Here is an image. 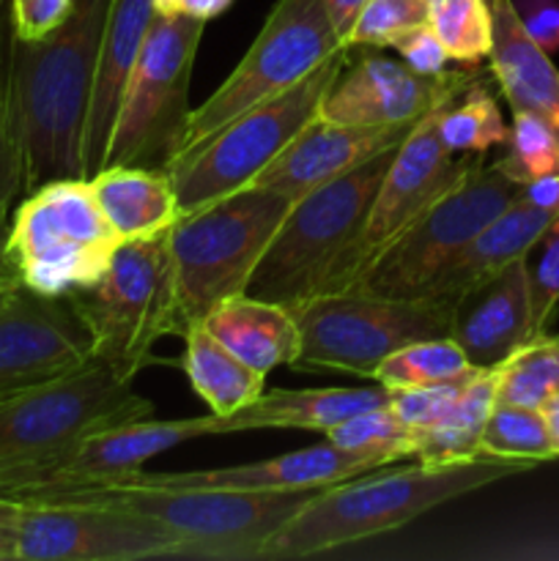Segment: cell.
Returning a JSON list of instances; mask_svg holds the SVG:
<instances>
[{
    "label": "cell",
    "mask_w": 559,
    "mask_h": 561,
    "mask_svg": "<svg viewBox=\"0 0 559 561\" xmlns=\"http://www.w3.org/2000/svg\"><path fill=\"white\" fill-rule=\"evenodd\" d=\"M110 0H80L49 36L11 38L9 107L22 164V190L85 179L82 140L96 53Z\"/></svg>",
    "instance_id": "1"
},
{
    "label": "cell",
    "mask_w": 559,
    "mask_h": 561,
    "mask_svg": "<svg viewBox=\"0 0 559 561\" xmlns=\"http://www.w3.org/2000/svg\"><path fill=\"white\" fill-rule=\"evenodd\" d=\"M529 469L532 466L526 463L493 458L458 463L414 460L403 469H373L329 488H318L316 496L258 551L255 561L307 559L370 540L411 524L427 510Z\"/></svg>",
    "instance_id": "2"
},
{
    "label": "cell",
    "mask_w": 559,
    "mask_h": 561,
    "mask_svg": "<svg viewBox=\"0 0 559 561\" xmlns=\"http://www.w3.org/2000/svg\"><path fill=\"white\" fill-rule=\"evenodd\" d=\"M288 208V197L244 186L223 201L181 214L168 230L181 337L219 301L247 294V283Z\"/></svg>",
    "instance_id": "3"
},
{
    "label": "cell",
    "mask_w": 559,
    "mask_h": 561,
    "mask_svg": "<svg viewBox=\"0 0 559 561\" xmlns=\"http://www.w3.org/2000/svg\"><path fill=\"white\" fill-rule=\"evenodd\" d=\"M69 301L91 337L93 362L135 381L137 373L157 362L159 340L181 337L168 233L121 241L102 277L69 294Z\"/></svg>",
    "instance_id": "4"
},
{
    "label": "cell",
    "mask_w": 559,
    "mask_h": 561,
    "mask_svg": "<svg viewBox=\"0 0 559 561\" xmlns=\"http://www.w3.org/2000/svg\"><path fill=\"white\" fill-rule=\"evenodd\" d=\"M316 491H168V488L99 485L49 502H99L151 518L173 531L181 557L255 561L258 551L305 507ZM38 504V502H36Z\"/></svg>",
    "instance_id": "5"
},
{
    "label": "cell",
    "mask_w": 559,
    "mask_h": 561,
    "mask_svg": "<svg viewBox=\"0 0 559 561\" xmlns=\"http://www.w3.org/2000/svg\"><path fill=\"white\" fill-rule=\"evenodd\" d=\"M395 148L290 203L272 244L247 283V296L296 310L321 288L334 257L360 233Z\"/></svg>",
    "instance_id": "6"
},
{
    "label": "cell",
    "mask_w": 559,
    "mask_h": 561,
    "mask_svg": "<svg viewBox=\"0 0 559 561\" xmlns=\"http://www.w3.org/2000/svg\"><path fill=\"white\" fill-rule=\"evenodd\" d=\"M349 53L334 55L290 91L236 115L192 151L164 164L181 214L244 190L307 124L318 115L323 96L349 64Z\"/></svg>",
    "instance_id": "7"
},
{
    "label": "cell",
    "mask_w": 559,
    "mask_h": 561,
    "mask_svg": "<svg viewBox=\"0 0 559 561\" xmlns=\"http://www.w3.org/2000/svg\"><path fill=\"white\" fill-rule=\"evenodd\" d=\"M118 244L88 179H58L16 206L3 252L27 290L64 299L91 288Z\"/></svg>",
    "instance_id": "8"
},
{
    "label": "cell",
    "mask_w": 559,
    "mask_h": 561,
    "mask_svg": "<svg viewBox=\"0 0 559 561\" xmlns=\"http://www.w3.org/2000/svg\"><path fill=\"white\" fill-rule=\"evenodd\" d=\"M340 53H345V47L334 33L323 0H277L228 80L201 107L190 110L170 159L192 151L236 115L299 85Z\"/></svg>",
    "instance_id": "9"
},
{
    "label": "cell",
    "mask_w": 559,
    "mask_h": 561,
    "mask_svg": "<svg viewBox=\"0 0 559 561\" xmlns=\"http://www.w3.org/2000/svg\"><path fill=\"white\" fill-rule=\"evenodd\" d=\"M294 312L301 332L296 370H338L370 378L373 370L403 345L453 337L455 305L370 294H323Z\"/></svg>",
    "instance_id": "10"
},
{
    "label": "cell",
    "mask_w": 559,
    "mask_h": 561,
    "mask_svg": "<svg viewBox=\"0 0 559 561\" xmlns=\"http://www.w3.org/2000/svg\"><path fill=\"white\" fill-rule=\"evenodd\" d=\"M206 22L153 14L137 64L126 82L104 168H164L190 115V82ZM102 168V170H104Z\"/></svg>",
    "instance_id": "11"
},
{
    "label": "cell",
    "mask_w": 559,
    "mask_h": 561,
    "mask_svg": "<svg viewBox=\"0 0 559 561\" xmlns=\"http://www.w3.org/2000/svg\"><path fill=\"white\" fill-rule=\"evenodd\" d=\"M524 186L497 164L480 162L425 214L414 219L343 294L420 299L422 290L455 261L460 250L497 219Z\"/></svg>",
    "instance_id": "12"
},
{
    "label": "cell",
    "mask_w": 559,
    "mask_h": 561,
    "mask_svg": "<svg viewBox=\"0 0 559 561\" xmlns=\"http://www.w3.org/2000/svg\"><path fill=\"white\" fill-rule=\"evenodd\" d=\"M153 416V403L102 362L0 398V471L44 458L85 433Z\"/></svg>",
    "instance_id": "13"
},
{
    "label": "cell",
    "mask_w": 559,
    "mask_h": 561,
    "mask_svg": "<svg viewBox=\"0 0 559 561\" xmlns=\"http://www.w3.org/2000/svg\"><path fill=\"white\" fill-rule=\"evenodd\" d=\"M453 102V99H449ZM447 104V102H444ZM444 104L422 115L406 140L395 148L392 164L373 197L360 233L345 244L323 274L316 296L343 294L362 272L442 195H447L486 153H449L438 135ZM312 296V299H316Z\"/></svg>",
    "instance_id": "14"
},
{
    "label": "cell",
    "mask_w": 559,
    "mask_h": 561,
    "mask_svg": "<svg viewBox=\"0 0 559 561\" xmlns=\"http://www.w3.org/2000/svg\"><path fill=\"white\" fill-rule=\"evenodd\" d=\"M203 436H219V416L212 411L190 420L146 416V420L102 427L44 458L0 471V499L36 504L64 493L107 485L140 471L157 455Z\"/></svg>",
    "instance_id": "15"
},
{
    "label": "cell",
    "mask_w": 559,
    "mask_h": 561,
    "mask_svg": "<svg viewBox=\"0 0 559 561\" xmlns=\"http://www.w3.org/2000/svg\"><path fill=\"white\" fill-rule=\"evenodd\" d=\"M181 557L173 531L99 502H16V561H140Z\"/></svg>",
    "instance_id": "16"
},
{
    "label": "cell",
    "mask_w": 559,
    "mask_h": 561,
    "mask_svg": "<svg viewBox=\"0 0 559 561\" xmlns=\"http://www.w3.org/2000/svg\"><path fill=\"white\" fill-rule=\"evenodd\" d=\"M91 337L69 296L20 290L0 301V398L91 365Z\"/></svg>",
    "instance_id": "17"
},
{
    "label": "cell",
    "mask_w": 559,
    "mask_h": 561,
    "mask_svg": "<svg viewBox=\"0 0 559 561\" xmlns=\"http://www.w3.org/2000/svg\"><path fill=\"white\" fill-rule=\"evenodd\" d=\"M475 77L471 69L425 77L411 71L403 60L365 55L351 66L345 64L323 96L318 118L354 126L417 124L438 104L458 96Z\"/></svg>",
    "instance_id": "18"
},
{
    "label": "cell",
    "mask_w": 559,
    "mask_h": 561,
    "mask_svg": "<svg viewBox=\"0 0 559 561\" xmlns=\"http://www.w3.org/2000/svg\"><path fill=\"white\" fill-rule=\"evenodd\" d=\"M381 469L373 460L338 449L323 442L316 447L296 449V453L277 455L255 463L223 466V469L197 471H135L124 480L107 485H135V488H168V491H241V493H272V491H318L351 477L367 474ZM99 488V485H96Z\"/></svg>",
    "instance_id": "19"
},
{
    "label": "cell",
    "mask_w": 559,
    "mask_h": 561,
    "mask_svg": "<svg viewBox=\"0 0 559 561\" xmlns=\"http://www.w3.org/2000/svg\"><path fill=\"white\" fill-rule=\"evenodd\" d=\"M414 124L354 126L312 118L247 186L277 192L290 203L398 148Z\"/></svg>",
    "instance_id": "20"
},
{
    "label": "cell",
    "mask_w": 559,
    "mask_h": 561,
    "mask_svg": "<svg viewBox=\"0 0 559 561\" xmlns=\"http://www.w3.org/2000/svg\"><path fill=\"white\" fill-rule=\"evenodd\" d=\"M153 14H157L153 0H110L102 38H99L96 75H93L91 107H88L85 140H82L85 179L104 168L115 115Z\"/></svg>",
    "instance_id": "21"
},
{
    "label": "cell",
    "mask_w": 559,
    "mask_h": 561,
    "mask_svg": "<svg viewBox=\"0 0 559 561\" xmlns=\"http://www.w3.org/2000/svg\"><path fill=\"white\" fill-rule=\"evenodd\" d=\"M453 340L475 367L502 365L513 351L535 340L526 261H515L455 301Z\"/></svg>",
    "instance_id": "22"
},
{
    "label": "cell",
    "mask_w": 559,
    "mask_h": 561,
    "mask_svg": "<svg viewBox=\"0 0 559 561\" xmlns=\"http://www.w3.org/2000/svg\"><path fill=\"white\" fill-rule=\"evenodd\" d=\"M557 217L559 214L535 208L518 195V201L510 203L497 219H491L455 255V261L422 290L420 299L455 305L466 294H471L475 288L486 285L488 279L502 274L507 266H513L515 261H526Z\"/></svg>",
    "instance_id": "23"
},
{
    "label": "cell",
    "mask_w": 559,
    "mask_h": 561,
    "mask_svg": "<svg viewBox=\"0 0 559 561\" xmlns=\"http://www.w3.org/2000/svg\"><path fill=\"white\" fill-rule=\"evenodd\" d=\"M493 14V47L488 66L510 110L535 113L559 135V69L518 20L513 0H488Z\"/></svg>",
    "instance_id": "24"
},
{
    "label": "cell",
    "mask_w": 559,
    "mask_h": 561,
    "mask_svg": "<svg viewBox=\"0 0 559 561\" xmlns=\"http://www.w3.org/2000/svg\"><path fill=\"white\" fill-rule=\"evenodd\" d=\"M392 392L384 387L362 389H272L236 414L219 420V436L247 431H316L327 433L360 411L387 405Z\"/></svg>",
    "instance_id": "25"
},
{
    "label": "cell",
    "mask_w": 559,
    "mask_h": 561,
    "mask_svg": "<svg viewBox=\"0 0 559 561\" xmlns=\"http://www.w3.org/2000/svg\"><path fill=\"white\" fill-rule=\"evenodd\" d=\"M201 323L225 348L263 376L277 367H294L299 359L301 332L296 312L277 301L247 294L230 296L219 301Z\"/></svg>",
    "instance_id": "26"
},
{
    "label": "cell",
    "mask_w": 559,
    "mask_h": 561,
    "mask_svg": "<svg viewBox=\"0 0 559 561\" xmlns=\"http://www.w3.org/2000/svg\"><path fill=\"white\" fill-rule=\"evenodd\" d=\"M88 184L121 241L162 236L181 217L179 197L162 168L115 164L91 175Z\"/></svg>",
    "instance_id": "27"
},
{
    "label": "cell",
    "mask_w": 559,
    "mask_h": 561,
    "mask_svg": "<svg viewBox=\"0 0 559 561\" xmlns=\"http://www.w3.org/2000/svg\"><path fill=\"white\" fill-rule=\"evenodd\" d=\"M181 340H184V354L179 367L195 394L206 400L208 411L219 420L236 414L266 392L263 389L266 376L244 365L203 323H192Z\"/></svg>",
    "instance_id": "28"
},
{
    "label": "cell",
    "mask_w": 559,
    "mask_h": 561,
    "mask_svg": "<svg viewBox=\"0 0 559 561\" xmlns=\"http://www.w3.org/2000/svg\"><path fill=\"white\" fill-rule=\"evenodd\" d=\"M497 367H477L458 403L425 431L411 433L414 460L420 463H458L480 455L482 427L497 405Z\"/></svg>",
    "instance_id": "29"
},
{
    "label": "cell",
    "mask_w": 559,
    "mask_h": 561,
    "mask_svg": "<svg viewBox=\"0 0 559 561\" xmlns=\"http://www.w3.org/2000/svg\"><path fill=\"white\" fill-rule=\"evenodd\" d=\"M507 131L499 99L480 77L438 113V135L449 153H486L493 146H504Z\"/></svg>",
    "instance_id": "30"
},
{
    "label": "cell",
    "mask_w": 559,
    "mask_h": 561,
    "mask_svg": "<svg viewBox=\"0 0 559 561\" xmlns=\"http://www.w3.org/2000/svg\"><path fill=\"white\" fill-rule=\"evenodd\" d=\"M471 370H475V365L466 359V354L453 337H431L417 340V343H409L389 354L373 370L370 381L389 389V392H400V389L455 381Z\"/></svg>",
    "instance_id": "31"
},
{
    "label": "cell",
    "mask_w": 559,
    "mask_h": 561,
    "mask_svg": "<svg viewBox=\"0 0 559 561\" xmlns=\"http://www.w3.org/2000/svg\"><path fill=\"white\" fill-rule=\"evenodd\" d=\"M497 403L540 409L559 389V334H540L497 365Z\"/></svg>",
    "instance_id": "32"
},
{
    "label": "cell",
    "mask_w": 559,
    "mask_h": 561,
    "mask_svg": "<svg viewBox=\"0 0 559 561\" xmlns=\"http://www.w3.org/2000/svg\"><path fill=\"white\" fill-rule=\"evenodd\" d=\"M480 455L493 460H513V463L537 466L554 460L551 438L540 409L524 405H493L480 438Z\"/></svg>",
    "instance_id": "33"
},
{
    "label": "cell",
    "mask_w": 559,
    "mask_h": 561,
    "mask_svg": "<svg viewBox=\"0 0 559 561\" xmlns=\"http://www.w3.org/2000/svg\"><path fill=\"white\" fill-rule=\"evenodd\" d=\"M323 436L338 449L373 460L381 469L398 463V460H414L411 431L400 422V416L395 414L389 403L360 411V414L334 425Z\"/></svg>",
    "instance_id": "34"
},
{
    "label": "cell",
    "mask_w": 559,
    "mask_h": 561,
    "mask_svg": "<svg viewBox=\"0 0 559 561\" xmlns=\"http://www.w3.org/2000/svg\"><path fill=\"white\" fill-rule=\"evenodd\" d=\"M427 22L447 47L449 60L475 69L493 47V14L488 0H436L427 5Z\"/></svg>",
    "instance_id": "35"
},
{
    "label": "cell",
    "mask_w": 559,
    "mask_h": 561,
    "mask_svg": "<svg viewBox=\"0 0 559 561\" xmlns=\"http://www.w3.org/2000/svg\"><path fill=\"white\" fill-rule=\"evenodd\" d=\"M493 164L521 186L543 175L559 173V135L540 115L513 110L504 157H499Z\"/></svg>",
    "instance_id": "36"
},
{
    "label": "cell",
    "mask_w": 559,
    "mask_h": 561,
    "mask_svg": "<svg viewBox=\"0 0 559 561\" xmlns=\"http://www.w3.org/2000/svg\"><path fill=\"white\" fill-rule=\"evenodd\" d=\"M427 22L425 0H367L349 33L345 47H392L406 31Z\"/></svg>",
    "instance_id": "37"
},
{
    "label": "cell",
    "mask_w": 559,
    "mask_h": 561,
    "mask_svg": "<svg viewBox=\"0 0 559 561\" xmlns=\"http://www.w3.org/2000/svg\"><path fill=\"white\" fill-rule=\"evenodd\" d=\"M535 263L526 257L529 266V296H532V329L535 337L548 332L559 307V217L535 244Z\"/></svg>",
    "instance_id": "38"
},
{
    "label": "cell",
    "mask_w": 559,
    "mask_h": 561,
    "mask_svg": "<svg viewBox=\"0 0 559 561\" xmlns=\"http://www.w3.org/2000/svg\"><path fill=\"white\" fill-rule=\"evenodd\" d=\"M475 370L455 378V381L433 383V387H420V389H400V392H392L389 405H392L395 414L400 416V422H403L411 433L425 431V427L436 425V422L442 420L455 403H458V398L464 394L466 383H469V378L475 376Z\"/></svg>",
    "instance_id": "39"
},
{
    "label": "cell",
    "mask_w": 559,
    "mask_h": 561,
    "mask_svg": "<svg viewBox=\"0 0 559 561\" xmlns=\"http://www.w3.org/2000/svg\"><path fill=\"white\" fill-rule=\"evenodd\" d=\"M77 0H9L14 38L36 42L58 31L75 11Z\"/></svg>",
    "instance_id": "40"
},
{
    "label": "cell",
    "mask_w": 559,
    "mask_h": 561,
    "mask_svg": "<svg viewBox=\"0 0 559 561\" xmlns=\"http://www.w3.org/2000/svg\"><path fill=\"white\" fill-rule=\"evenodd\" d=\"M389 49H395V53L400 55V60H403L411 71L425 77L438 75V71H444V66L449 64L447 47H444L442 38L436 36L431 22H422V25L406 31Z\"/></svg>",
    "instance_id": "41"
},
{
    "label": "cell",
    "mask_w": 559,
    "mask_h": 561,
    "mask_svg": "<svg viewBox=\"0 0 559 561\" xmlns=\"http://www.w3.org/2000/svg\"><path fill=\"white\" fill-rule=\"evenodd\" d=\"M22 192V164L16 148L14 126H11L9 85L0 77V208L9 214L14 197Z\"/></svg>",
    "instance_id": "42"
},
{
    "label": "cell",
    "mask_w": 559,
    "mask_h": 561,
    "mask_svg": "<svg viewBox=\"0 0 559 561\" xmlns=\"http://www.w3.org/2000/svg\"><path fill=\"white\" fill-rule=\"evenodd\" d=\"M526 36L554 55L559 53V0H513Z\"/></svg>",
    "instance_id": "43"
},
{
    "label": "cell",
    "mask_w": 559,
    "mask_h": 561,
    "mask_svg": "<svg viewBox=\"0 0 559 561\" xmlns=\"http://www.w3.org/2000/svg\"><path fill=\"white\" fill-rule=\"evenodd\" d=\"M233 0H153V9L159 14H179V16H192V20H214V16L223 14Z\"/></svg>",
    "instance_id": "44"
},
{
    "label": "cell",
    "mask_w": 559,
    "mask_h": 561,
    "mask_svg": "<svg viewBox=\"0 0 559 561\" xmlns=\"http://www.w3.org/2000/svg\"><path fill=\"white\" fill-rule=\"evenodd\" d=\"M521 197H524L526 203H532L535 208L559 214V173L543 175V179H535L529 181V184H524Z\"/></svg>",
    "instance_id": "45"
},
{
    "label": "cell",
    "mask_w": 559,
    "mask_h": 561,
    "mask_svg": "<svg viewBox=\"0 0 559 561\" xmlns=\"http://www.w3.org/2000/svg\"><path fill=\"white\" fill-rule=\"evenodd\" d=\"M367 0H323V5H327V14L329 20H332V27L334 33H338V38L343 42H349V33L351 27H354L356 16H360L362 5H365ZM349 49V47H345Z\"/></svg>",
    "instance_id": "46"
},
{
    "label": "cell",
    "mask_w": 559,
    "mask_h": 561,
    "mask_svg": "<svg viewBox=\"0 0 559 561\" xmlns=\"http://www.w3.org/2000/svg\"><path fill=\"white\" fill-rule=\"evenodd\" d=\"M0 561H16V502L0 499Z\"/></svg>",
    "instance_id": "47"
},
{
    "label": "cell",
    "mask_w": 559,
    "mask_h": 561,
    "mask_svg": "<svg viewBox=\"0 0 559 561\" xmlns=\"http://www.w3.org/2000/svg\"><path fill=\"white\" fill-rule=\"evenodd\" d=\"M540 414H543V422H546L548 438H551L554 455L559 458V389L540 405Z\"/></svg>",
    "instance_id": "48"
},
{
    "label": "cell",
    "mask_w": 559,
    "mask_h": 561,
    "mask_svg": "<svg viewBox=\"0 0 559 561\" xmlns=\"http://www.w3.org/2000/svg\"><path fill=\"white\" fill-rule=\"evenodd\" d=\"M20 288H22L20 274H16V268L11 266V261L5 257L3 247H0V301H3L9 294H14V290H20Z\"/></svg>",
    "instance_id": "49"
},
{
    "label": "cell",
    "mask_w": 559,
    "mask_h": 561,
    "mask_svg": "<svg viewBox=\"0 0 559 561\" xmlns=\"http://www.w3.org/2000/svg\"><path fill=\"white\" fill-rule=\"evenodd\" d=\"M5 230H9V228H5V211L0 208V247L5 244Z\"/></svg>",
    "instance_id": "50"
},
{
    "label": "cell",
    "mask_w": 559,
    "mask_h": 561,
    "mask_svg": "<svg viewBox=\"0 0 559 561\" xmlns=\"http://www.w3.org/2000/svg\"><path fill=\"white\" fill-rule=\"evenodd\" d=\"M5 3H9V0H0V20H3V9H5Z\"/></svg>",
    "instance_id": "51"
},
{
    "label": "cell",
    "mask_w": 559,
    "mask_h": 561,
    "mask_svg": "<svg viewBox=\"0 0 559 561\" xmlns=\"http://www.w3.org/2000/svg\"><path fill=\"white\" fill-rule=\"evenodd\" d=\"M425 3H427V5H431V3H436V0H425Z\"/></svg>",
    "instance_id": "52"
}]
</instances>
